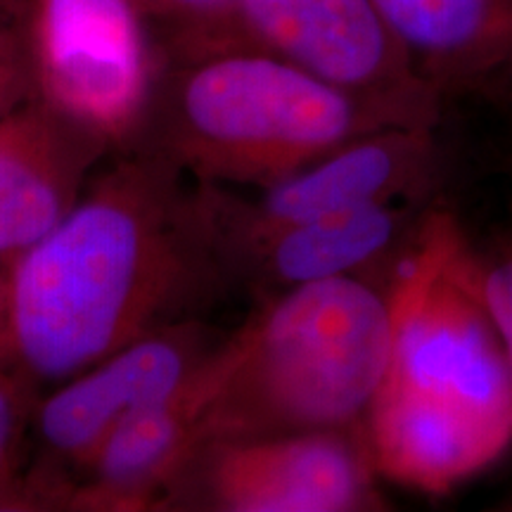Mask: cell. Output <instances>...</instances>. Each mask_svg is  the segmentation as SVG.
<instances>
[{
	"label": "cell",
	"mask_w": 512,
	"mask_h": 512,
	"mask_svg": "<svg viewBox=\"0 0 512 512\" xmlns=\"http://www.w3.org/2000/svg\"><path fill=\"white\" fill-rule=\"evenodd\" d=\"M230 278L219 209L204 185L131 147L10 275L15 358L64 382L136 339L195 320Z\"/></svg>",
	"instance_id": "1"
},
{
	"label": "cell",
	"mask_w": 512,
	"mask_h": 512,
	"mask_svg": "<svg viewBox=\"0 0 512 512\" xmlns=\"http://www.w3.org/2000/svg\"><path fill=\"white\" fill-rule=\"evenodd\" d=\"M387 285L366 275L266 297L228 337V373L202 444L363 425L392 361Z\"/></svg>",
	"instance_id": "2"
},
{
	"label": "cell",
	"mask_w": 512,
	"mask_h": 512,
	"mask_svg": "<svg viewBox=\"0 0 512 512\" xmlns=\"http://www.w3.org/2000/svg\"><path fill=\"white\" fill-rule=\"evenodd\" d=\"M399 126L363 100L278 55L240 53L185 76L166 117L133 147L214 188H266L339 145Z\"/></svg>",
	"instance_id": "3"
},
{
	"label": "cell",
	"mask_w": 512,
	"mask_h": 512,
	"mask_svg": "<svg viewBox=\"0 0 512 512\" xmlns=\"http://www.w3.org/2000/svg\"><path fill=\"white\" fill-rule=\"evenodd\" d=\"M380 479L363 425L219 439L197 448L159 510H382Z\"/></svg>",
	"instance_id": "4"
},
{
	"label": "cell",
	"mask_w": 512,
	"mask_h": 512,
	"mask_svg": "<svg viewBox=\"0 0 512 512\" xmlns=\"http://www.w3.org/2000/svg\"><path fill=\"white\" fill-rule=\"evenodd\" d=\"M273 55L363 100L399 126H437L441 98L420 79L375 0H238Z\"/></svg>",
	"instance_id": "5"
},
{
	"label": "cell",
	"mask_w": 512,
	"mask_h": 512,
	"mask_svg": "<svg viewBox=\"0 0 512 512\" xmlns=\"http://www.w3.org/2000/svg\"><path fill=\"white\" fill-rule=\"evenodd\" d=\"M226 337L200 320L157 330L64 380L38 406L36 432L50 465L38 503H62L95 453L128 415L150 406L200 370Z\"/></svg>",
	"instance_id": "6"
},
{
	"label": "cell",
	"mask_w": 512,
	"mask_h": 512,
	"mask_svg": "<svg viewBox=\"0 0 512 512\" xmlns=\"http://www.w3.org/2000/svg\"><path fill=\"white\" fill-rule=\"evenodd\" d=\"M46 105L112 150L136 143L150 112V55L133 0H41Z\"/></svg>",
	"instance_id": "7"
},
{
	"label": "cell",
	"mask_w": 512,
	"mask_h": 512,
	"mask_svg": "<svg viewBox=\"0 0 512 512\" xmlns=\"http://www.w3.org/2000/svg\"><path fill=\"white\" fill-rule=\"evenodd\" d=\"M439 164L434 126H387L339 145L254 197L214 188L230 275L242 252L294 223L373 202L425 197Z\"/></svg>",
	"instance_id": "8"
},
{
	"label": "cell",
	"mask_w": 512,
	"mask_h": 512,
	"mask_svg": "<svg viewBox=\"0 0 512 512\" xmlns=\"http://www.w3.org/2000/svg\"><path fill=\"white\" fill-rule=\"evenodd\" d=\"M228 337L176 392L121 422L69 489L62 508L159 510L166 491L202 446L204 420L228 373Z\"/></svg>",
	"instance_id": "9"
},
{
	"label": "cell",
	"mask_w": 512,
	"mask_h": 512,
	"mask_svg": "<svg viewBox=\"0 0 512 512\" xmlns=\"http://www.w3.org/2000/svg\"><path fill=\"white\" fill-rule=\"evenodd\" d=\"M112 147L43 102L0 119V254H24L67 219Z\"/></svg>",
	"instance_id": "10"
},
{
	"label": "cell",
	"mask_w": 512,
	"mask_h": 512,
	"mask_svg": "<svg viewBox=\"0 0 512 512\" xmlns=\"http://www.w3.org/2000/svg\"><path fill=\"white\" fill-rule=\"evenodd\" d=\"M422 197L373 202L294 223L238 256L233 275H247L271 294L316 280L361 275L394 259L427 211Z\"/></svg>",
	"instance_id": "11"
},
{
	"label": "cell",
	"mask_w": 512,
	"mask_h": 512,
	"mask_svg": "<svg viewBox=\"0 0 512 512\" xmlns=\"http://www.w3.org/2000/svg\"><path fill=\"white\" fill-rule=\"evenodd\" d=\"M382 479L439 496L494 465L512 432L467 418L394 389H380L363 420Z\"/></svg>",
	"instance_id": "12"
},
{
	"label": "cell",
	"mask_w": 512,
	"mask_h": 512,
	"mask_svg": "<svg viewBox=\"0 0 512 512\" xmlns=\"http://www.w3.org/2000/svg\"><path fill=\"white\" fill-rule=\"evenodd\" d=\"M439 98L470 91L512 62V0H375Z\"/></svg>",
	"instance_id": "13"
},
{
	"label": "cell",
	"mask_w": 512,
	"mask_h": 512,
	"mask_svg": "<svg viewBox=\"0 0 512 512\" xmlns=\"http://www.w3.org/2000/svg\"><path fill=\"white\" fill-rule=\"evenodd\" d=\"M475 280L512 368V228L484 252H472Z\"/></svg>",
	"instance_id": "14"
},
{
	"label": "cell",
	"mask_w": 512,
	"mask_h": 512,
	"mask_svg": "<svg viewBox=\"0 0 512 512\" xmlns=\"http://www.w3.org/2000/svg\"><path fill=\"white\" fill-rule=\"evenodd\" d=\"M22 399L10 382L0 380V489L10 479L19 432H22Z\"/></svg>",
	"instance_id": "15"
},
{
	"label": "cell",
	"mask_w": 512,
	"mask_h": 512,
	"mask_svg": "<svg viewBox=\"0 0 512 512\" xmlns=\"http://www.w3.org/2000/svg\"><path fill=\"white\" fill-rule=\"evenodd\" d=\"M15 356L12 347V316H10V280H0V358Z\"/></svg>",
	"instance_id": "16"
},
{
	"label": "cell",
	"mask_w": 512,
	"mask_h": 512,
	"mask_svg": "<svg viewBox=\"0 0 512 512\" xmlns=\"http://www.w3.org/2000/svg\"><path fill=\"white\" fill-rule=\"evenodd\" d=\"M169 5H181V8H209V5L228 3V0H162Z\"/></svg>",
	"instance_id": "17"
}]
</instances>
